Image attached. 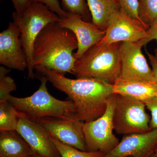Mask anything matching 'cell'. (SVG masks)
<instances>
[{"label": "cell", "instance_id": "cell-21", "mask_svg": "<svg viewBox=\"0 0 157 157\" xmlns=\"http://www.w3.org/2000/svg\"><path fill=\"white\" fill-rule=\"evenodd\" d=\"M10 71L4 66L0 67V103L8 102L11 92L17 89L14 79L7 75Z\"/></svg>", "mask_w": 157, "mask_h": 157}, {"label": "cell", "instance_id": "cell-5", "mask_svg": "<svg viewBox=\"0 0 157 157\" xmlns=\"http://www.w3.org/2000/svg\"><path fill=\"white\" fill-rule=\"evenodd\" d=\"M12 17L19 29L23 48L27 58L29 78L33 79L36 76L33 59L35 40L47 25L59 22L61 18L45 5L38 2L30 3L21 14L14 11Z\"/></svg>", "mask_w": 157, "mask_h": 157}, {"label": "cell", "instance_id": "cell-28", "mask_svg": "<svg viewBox=\"0 0 157 157\" xmlns=\"http://www.w3.org/2000/svg\"><path fill=\"white\" fill-rule=\"evenodd\" d=\"M147 54L150 63L151 65L152 70L157 81V49L155 50L154 54H152L148 52H147Z\"/></svg>", "mask_w": 157, "mask_h": 157}, {"label": "cell", "instance_id": "cell-29", "mask_svg": "<svg viewBox=\"0 0 157 157\" xmlns=\"http://www.w3.org/2000/svg\"><path fill=\"white\" fill-rule=\"evenodd\" d=\"M45 157L44 156H42L41 155H39L38 154H35V155H33L32 156V157Z\"/></svg>", "mask_w": 157, "mask_h": 157}, {"label": "cell", "instance_id": "cell-23", "mask_svg": "<svg viewBox=\"0 0 157 157\" xmlns=\"http://www.w3.org/2000/svg\"><path fill=\"white\" fill-rule=\"evenodd\" d=\"M117 1L121 10L130 17L140 21L138 15V0Z\"/></svg>", "mask_w": 157, "mask_h": 157}, {"label": "cell", "instance_id": "cell-3", "mask_svg": "<svg viewBox=\"0 0 157 157\" xmlns=\"http://www.w3.org/2000/svg\"><path fill=\"white\" fill-rule=\"evenodd\" d=\"M121 43L94 45L76 60L72 74L76 78H95L113 84L120 74Z\"/></svg>", "mask_w": 157, "mask_h": 157}, {"label": "cell", "instance_id": "cell-27", "mask_svg": "<svg viewBox=\"0 0 157 157\" xmlns=\"http://www.w3.org/2000/svg\"><path fill=\"white\" fill-rule=\"evenodd\" d=\"M147 32L148 37L145 40V45L152 40H156L157 42V18L150 26Z\"/></svg>", "mask_w": 157, "mask_h": 157}, {"label": "cell", "instance_id": "cell-1", "mask_svg": "<svg viewBox=\"0 0 157 157\" xmlns=\"http://www.w3.org/2000/svg\"><path fill=\"white\" fill-rule=\"evenodd\" d=\"M35 70L70 98L76 107L78 119L82 122L95 120L103 115L108 99L114 94L113 85L97 78H68L42 66H36Z\"/></svg>", "mask_w": 157, "mask_h": 157}, {"label": "cell", "instance_id": "cell-10", "mask_svg": "<svg viewBox=\"0 0 157 157\" xmlns=\"http://www.w3.org/2000/svg\"><path fill=\"white\" fill-rule=\"evenodd\" d=\"M16 132L36 153L45 157H61L44 127L20 111Z\"/></svg>", "mask_w": 157, "mask_h": 157}, {"label": "cell", "instance_id": "cell-12", "mask_svg": "<svg viewBox=\"0 0 157 157\" xmlns=\"http://www.w3.org/2000/svg\"><path fill=\"white\" fill-rule=\"evenodd\" d=\"M58 23L62 27L73 32L76 37L78 48L74 56L76 60L101 42L106 33V31L100 29L93 23L85 21L77 14L68 13L67 16L61 18Z\"/></svg>", "mask_w": 157, "mask_h": 157}, {"label": "cell", "instance_id": "cell-11", "mask_svg": "<svg viewBox=\"0 0 157 157\" xmlns=\"http://www.w3.org/2000/svg\"><path fill=\"white\" fill-rule=\"evenodd\" d=\"M0 64L8 69L21 71L28 68L20 32L13 21L9 23L7 29L0 33Z\"/></svg>", "mask_w": 157, "mask_h": 157}, {"label": "cell", "instance_id": "cell-18", "mask_svg": "<svg viewBox=\"0 0 157 157\" xmlns=\"http://www.w3.org/2000/svg\"><path fill=\"white\" fill-rule=\"evenodd\" d=\"M19 111L9 102L0 103V133L16 132Z\"/></svg>", "mask_w": 157, "mask_h": 157}, {"label": "cell", "instance_id": "cell-15", "mask_svg": "<svg viewBox=\"0 0 157 157\" xmlns=\"http://www.w3.org/2000/svg\"><path fill=\"white\" fill-rule=\"evenodd\" d=\"M114 94L144 101L157 97V83L136 79L118 78L113 84Z\"/></svg>", "mask_w": 157, "mask_h": 157}, {"label": "cell", "instance_id": "cell-19", "mask_svg": "<svg viewBox=\"0 0 157 157\" xmlns=\"http://www.w3.org/2000/svg\"><path fill=\"white\" fill-rule=\"evenodd\" d=\"M138 15L140 21L148 29L157 18V0H138Z\"/></svg>", "mask_w": 157, "mask_h": 157}, {"label": "cell", "instance_id": "cell-26", "mask_svg": "<svg viewBox=\"0 0 157 157\" xmlns=\"http://www.w3.org/2000/svg\"><path fill=\"white\" fill-rule=\"evenodd\" d=\"M2 1V0H1ZM12 2L15 11L18 14L23 12L30 4V0H10Z\"/></svg>", "mask_w": 157, "mask_h": 157}, {"label": "cell", "instance_id": "cell-32", "mask_svg": "<svg viewBox=\"0 0 157 157\" xmlns=\"http://www.w3.org/2000/svg\"></svg>", "mask_w": 157, "mask_h": 157}, {"label": "cell", "instance_id": "cell-16", "mask_svg": "<svg viewBox=\"0 0 157 157\" xmlns=\"http://www.w3.org/2000/svg\"><path fill=\"white\" fill-rule=\"evenodd\" d=\"M35 154L17 132L0 133V157H31Z\"/></svg>", "mask_w": 157, "mask_h": 157}, {"label": "cell", "instance_id": "cell-9", "mask_svg": "<svg viewBox=\"0 0 157 157\" xmlns=\"http://www.w3.org/2000/svg\"><path fill=\"white\" fill-rule=\"evenodd\" d=\"M147 30L140 21L130 17L120 9L112 15L105 36L99 43L109 45L143 40L145 45Z\"/></svg>", "mask_w": 157, "mask_h": 157}, {"label": "cell", "instance_id": "cell-25", "mask_svg": "<svg viewBox=\"0 0 157 157\" xmlns=\"http://www.w3.org/2000/svg\"><path fill=\"white\" fill-rule=\"evenodd\" d=\"M151 114L150 126L151 129H157V97L143 102Z\"/></svg>", "mask_w": 157, "mask_h": 157}, {"label": "cell", "instance_id": "cell-30", "mask_svg": "<svg viewBox=\"0 0 157 157\" xmlns=\"http://www.w3.org/2000/svg\"><path fill=\"white\" fill-rule=\"evenodd\" d=\"M150 157H157V156L156 155H155V154H154L152 155Z\"/></svg>", "mask_w": 157, "mask_h": 157}, {"label": "cell", "instance_id": "cell-13", "mask_svg": "<svg viewBox=\"0 0 157 157\" xmlns=\"http://www.w3.org/2000/svg\"><path fill=\"white\" fill-rule=\"evenodd\" d=\"M157 147V129L125 135L117 146L103 157H150Z\"/></svg>", "mask_w": 157, "mask_h": 157}, {"label": "cell", "instance_id": "cell-8", "mask_svg": "<svg viewBox=\"0 0 157 157\" xmlns=\"http://www.w3.org/2000/svg\"><path fill=\"white\" fill-rule=\"evenodd\" d=\"M144 45L143 40L121 42V69L119 78L157 83L152 70L142 52V47Z\"/></svg>", "mask_w": 157, "mask_h": 157}, {"label": "cell", "instance_id": "cell-6", "mask_svg": "<svg viewBox=\"0 0 157 157\" xmlns=\"http://www.w3.org/2000/svg\"><path fill=\"white\" fill-rule=\"evenodd\" d=\"M146 108L142 101L115 94L113 116L114 131L119 135H127L152 130Z\"/></svg>", "mask_w": 157, "mask_h": 157}, {"label": "cell", "instance_id": "cell-7", "mask_svg": "<svg viewBox=\"0 0 157 157\" xmlns=\"http://www.w3.org/2000/svg\"><path fill=\"white\" fill-rule=\"evenodd\" d=\"M115 94L107 101L106 111L95 120L84 123L82 132L88 151L101 152L107 154L119 143L113 133V116Z\"/></svg>", "mask_w": 157, "mask_h": 157}, {"label": "cell", "instance_id": "cell-20", "mask_svg": "<svg viewBox=\"0 0 157 157\" xmlns=\"http://www.w3.org/2000/svg\"><path fill=\"white\" fill-rule=\"evenodd\" d=\"M51 138L55 144L61 157H103L105 155L101 152L79 150L73 147L62 143L52 136H51Z\"/></svg>", "mask_w": 157, "mask_h": 157}, {"label": "cell", "instance_id": "cell-2", "mask_svg": "<svg viewBox=\"0 0 157 157\" xmlns=\"http://www.w3.org/2000/svg\"><path fill=\"white\" fill-rule=\"evenodd\" d=\"M77 39L73 32L58 22L50 23L40 32L35 41L33 59L34 67L42 66L65 75L72 74L76 59Z\"/></svg>", "mask_w": 157, "mask_h": 157}, {"label": "cell", "instance_id": "cell-4", "mask_svg": "<svg viewBox=\"0 0 157 157\" xmlns=\"http://www.w3.org/2000/svg\"><path fill=\"white\" fill-rule=\"evenodd\" d=\"M39 79L41 84L32 95L25 98L11 95L8 102L20 112L37 121L46 117L78 120L73 101H62L54 98L48 92L47 79L42 76Z\"/></svg>", "mask_w": 157, "mask_h": 157}, {"label": "cell", "instance_id": "cell-24", "mask_svg": "<svg viewBox=\"0 0 157 157\" xmlns=\"http://www.w3.org/2000/svg\"><path fill=\"white\" fill-rule=\"evenodd\" d=\"M32 2L42 3L61 18L67 16V12L62 9L58 0H30V3Z\"/></svg>", "mask_w": 157, "mask_h": 157}, {"label": "cell", "instance_id": "cell-14", "mask_svg": "<svg viewBox=\"0 0 157 157\" xmlns=\"http://www.w3.org/2000/svg\"><path fill=\"white\" fill-rule=\"evenodd\" d=\"M49 135L62 143L79 150L87 151L81 121L68 120L55 117H46L38 121Z\"/></svg>", "mask_w": 157, "mask_h": 157}, {"label": "cell", "instance_id": "cell-22", "mask_svg": "<svg viewBox=\"0 0 157 157\" xmlns=\"http://www.w3.org/2000/svg\"><path fill=\"white\" fill-rule=\"evenodd\" d=\"M63 9L66 12L79 15L85 21H89L90 11L85 0H61Z\"/></svg>", "mask_w": 157, "mask_h": 157}, {"label": "cell", "instance_id": "cell-17", "mask_svg": "<svg viewBox=\"0 0 157 157\" xmlns=\"http://www.w3.org/2000/svg\"><path fill=\"white\" fill-rule=\"evenodd\" d=\"M86 1L93 23L100 29L106 31L112 15L121 9L117 0Z\"/></svg>", "mask_w": 157, "mask_h": 157}, {"label": "cell", "instance_id": "cell-31", "mask_svg": "<svg viewBox=\"0 0 157 157\" xmlns=\"http://www.w3.org/2000/svg\"><path fill=\"white\" fill-rule=\"evenodd\" d=\"M155 154L157 156V148L156 149L155 151Z\"/></svg>", "mask_w": 157, "mask_h": 157}]
</instances>
